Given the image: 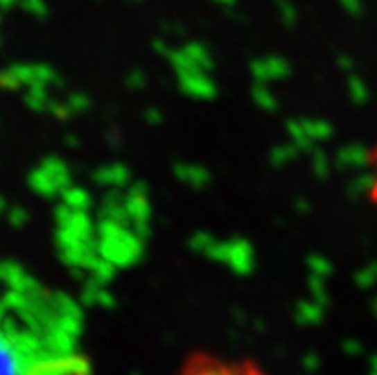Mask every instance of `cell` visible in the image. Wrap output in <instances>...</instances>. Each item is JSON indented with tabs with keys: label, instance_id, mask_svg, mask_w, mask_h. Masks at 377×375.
<instances>
[{
	"label": "cell",
	"instance_id": "cell-1",
	"mask_svg": "<svg viewBox=\"0 0 377 375\" xmlns=\"http://www.w3.org/2000/svg\"><path fill=\"white\" fill-rule=\"evenodd\" d=\"M209 255H213L222 263H228L234 270L240 274H247L253 268L255 256H253V249L247 241L236 240L228 241V243H215L213 249L209 251Z\"/></svg>",
	"mask_w": 377,
	"mask_h": 375
},
{
	"label": "cell",
	"instance_id": "cell-2",
	"mask_svg": "<svg viewBox=\"0 0 377 375\" xmlns=\"http://www.w3.org/2000/svg\"><path fill=\"white\" fill-rule=\"evenodd\" d=\"M178 75H180V87L184 88L186 94H190L192 98H201V100H209L215 96V85L207 79L205 71L188 69Z\"/></svg>",
	"mask_w": 377,
	"mask_h": 375
},
{
	"label": "cell",
	"instance_id": "cell-3",
	"mask_svg": "<svg viewBox=\"0 0 377 375\" xmlns=\"http://www.w3.org/2000/svg\"><path fill=\"white\" fill-rule=\"evenodd\" d=\"M10 286V289H16V291H21L25 295L31 297V293L37 289V284L35 279L24 270L19 268L17 264L2 263V278Z\"/></svg>",
	"mask_w": 377,
	"mask_h": 375
},
{
	"label": "cell",
	"instance_id": "cell-4",
	"mask_svg": "<svg viewBox=\"0 0 377 375\" xmlns=\"http://www.w3.org/2000/svg\"><path fill=\"white\" fill-rule=\"evenodd\" d=\"M289 71V65L278 56L265 58V60H258L253 64V73L257 75V79L261 80H276L286 77Z\"/></svg>",
	"mask_w": 377,
	"mask_h": 375
},
{
	"label": "cell",
	"instance_id": "cell-5",
	"mask_svg": "<svg viewBox=\"0 0 377 375\" xmlns=\"http://www.w3.org/2000/svg\"><path fill=\"white\" fill-rule=\"evenodd\" d=\"M21 360L24 358L12 347L8 337L4 335V333H0V374H17V372H24Z\"/></svg>",
	"mask_w": 377,
	"mask_h": 375
},
{
	"label": "cell",
	"instance_id": "cell-6",
	"mask_svg": "<svg viewBox=\"0 0 377 375\" xmlns=\"http://www.w3.org/2000/svg\"><path fill=\"white\" fill-rule=\"evenodd\" d=\"M129 180V171L123 165H109V167L100 168L96 173V182L105 184V186H113L119 188Z\"/></svg>",
	"mask_w": 377,
	"mask_h": 375
},
{
	"label": "cell",
	"instance_id": "cell-7",
	"mask_svg": "<svg viewBox=\"0 0 377 375\" xmlns=\"http://www.w3.org/2000/svg\"><path fill=\"white\" fill-rule=\"evenodd\" d=\"M29 184H31V188L40 195H54L56 192H60V188H58V184L54 182V178L44 171V168H37L35 173H31L29 176Z\"/></svg>",
	"mask_w": 377,
	"mask_h": 375
},
{
	"label": "cell",
	"instance_id": "cell-8",
	"mask_svg": "<svg viewBox=\"0 0 377 375\" xmlns=\"http://www.w3.org/2000/svg\"><path fill=\"white\" fill-rule=\"evenodd\" d=\"M177 175L180 180H184L193 188H201L209 182V173L200 165H178L177 167Z\"/></svg>",
	"mask_w": 377,
	"mask_h": 375
},
{
	"label": "cell",
	"instance_id": "cell-9",
	"mask_svg": "<svg viewBox=\"0 0 377 375\" xmlns=\"http://www.w3.org/2000/svg\"><path fill=\"white\" fill-rule=\"evenodd\" d=\"M184 54L188 56V60L192 62L193 67H198L201 71H207V69H211V65H213V62H211V54H209L207 49H205L203 44H200V42L188 44L184 49Z\"/></svg>",
	"mask_w": 377,
	"mask_h": 375
},
{
	"label": "cell",
	"instance_id": "cell-10",
	"mask_svg": "<svg viewBox=\"0 0 377 375\" xmlns=\"http://www.w3.org/2000/svg\"><path fill=\"white\" fill-rule=\"evenodd\" d=\"M62 195H64V203L67 207L77 209V211H87L90 205V195L82 188H69L65 186L62 190Z\"/></svg>",
	"mask_w": 377,
	"mask_h": 375
},
{
	"label": "cell",
	"instance_id": "cell-11",
	"mask_svg": "<svg viewBox=\"0 0 377 375\" xmlns=\"http://www.w3.org/2000/svg\"><path fill=\"white\" fill-rule=\"evenodd\" d=\"M253 96H255V102H257L261 107H265V110H274V107H276V98H274L272 92H270L266 87H263V85H258V87L255 88Z\"/></svg>",
	"mask_w": 377,
	"mask_h": 375
},
{
	"label": "cell",
	"instance_id": "cell-12",
	"mask_svg": "<svg viewBox=\"0 0 377 375\" xmlns=\"http://www.w3.org/2000/svg\"><path fill=\"white\" fill-rule=\"evenodd\" d=\"M295 148L297 146H278L276 150L272 152V161L276 165H283V163H288V161L293 159V155H295Z\"/></svg>",
	"mask_w": 377,
	"mask_h": 375
},
{
	"label": "cell",
	"instance_id": "cell-13",
	"mask_svg": "<svg viewBox=\"0 0 377 375\" xmlns=\"http://www.w3.org/2000/svg\"><path fill=\"white\" fill-rule=\"evenodd\" d=\"M308 138H324L328 134V127L322 121H301Z\"/></svg>",
	"mask_w": 377,
	"mask_h": 375
},
{
	"label": "cell",
	"instance_id": "cell-14",
	"mask_svg": "<svg viewBox=\"0 0 377 375\" xmlns=\"http://www.w3.org/2000/svg\"><path fill=\"white\" fill-rule=\"evenodd\" d=\"M366 163H371V165H374V173L368 175V180H369L368 192L371 193V198H374L377 203V148L371 153H368V161H366Z\"/></svg>",
	"mask_w": 377,
	"mask_h": 375
},
{
	"label": "cell",
	"instance_id": "cell-15",
	"mask_svg": "<svg viewBox=\"0 0 377 375\" xmlns=\"http://www.w3.org/2000/svg\"><path fill=\"white\" fill-rule=\"evenodd\" d=\"M215 243H217V241L213 240L209 234H198V236H193L192 247L195 249V251H201V253H209Z\"/></svg>",
	"mask_w": 377,
	"mask_h": 375
},
{
	"label": "cell",
	"instance_id": "cell-16",
	"mask_svg": "<svg viewBox=\"0 0 377 375\" xmlns=\"http://www.w3.org/2000/svg\"><path fill=\"white\" fill-rule=\"evenodd\" d=\"M316 312H320L316 306H313V304L308 303H301L297 308V318L299 322H305V324H313V322H316Z\"/></svg>",
	"mask_w": 377,
	"mask_h": 375
},
{
	"label": "cell",
	"instance_id": "cell-17",
	"mask_svg": "<svg viewBox=\"0 0 377 375\" xmlns=\"http://www.w3.org/2000/svg\"><path fill=\"white\" fill-rule=\"evenodd\" d=\"M0 87L6 88V90H12V88L21 87V82H19V79H17V75L14 73V69H12V67L4 69V71H0Z\"/></svg>",
	"mask_w": 377,
	"mask_h": 375
},
{
	"label": "cell",
	"instance_id": "cell-18",
	"mask_svg": "<svg viewBox=\"0 0 377 375\" xmlns=\"http://www.w3.org/2000/svg\"><path fill=\"white\" fill-rule=\"evenodd\" d=\"M8 218L12 226H24V224L29 220V215H27V211H24L21 207H12Z\"/></svg>",
	"mask_w": 377,
	"mask_h": 375
},
{
	"label": "cell",
	"instance_id": "cell-19",
	"mask_svg": "<svg viewBox=\"0 0 377 375\" xmlns=\"http://www.w3.org/2000/svg\"><path fill=\"white\" fill-rule=\"evenodd\" d=\"M89 105V100L85 96H80V94H77V96H71L69 98V102H67V107H69V112H82L85 107Z\"/></svg>",
	"mask_w": 377,
	"mask_h": 375
},
{
	"label": "cell",
	"instance_id": "cell-20",
	"mask_svg": "<svg viewBox=\"0 0 377 375\" xmlns=\"http://www.w3.org/2000/svg\"><path fill=\"white\" fill-rule=\"evenodd\" d=\"M308 266H310V270H313L314 274H320V276L328 272V264H324V261H322L320 256H318V259H316V256L310 259V261H308Z\"/></svg>",
	"mask_w": 377,
	"mask_h": 375
},
{
	"label": "cell",
	"instance_id": "cell-21",
	"mask_svg": "<svg viewBox=\"0 0 377 375\" xmlns=\"http://www.w3.org/2000/svg\"><path fill=\"white\" fill-rule=\"evenodd\" d=\"M129 85L134 88L142 87V85H144V77H142V73L134 71V75H132V77L129 79Z\"/></svg>",
	"mask_w": 377,
	"mask_h": 375
},
{
	"label": "cell",
	"instance_id": "cell-22",
	"mask_svg": "<svg viewBox=\"0 0 377 375\" xmlns=\"http://www.w3.org/2000/svg\"><path fill=\"white\" fill-rule=\"evenodd\" d=\"M146 115H148V117H146V119L150 121V119H155V121H161V113L159 112H155V110H152V112H148L146 113Z\"/></svg>",
	"mask_w": 377,
	"mask_h": 375
},
{
	"label": "cell",
	"instance_id": "cell-23",
	"mask_svg": "<svg viewBox=\"0 0 377 375\" xmlns=\"http://www.w3.org/2000/svg\"><path fill=\"white\" fill-rule=\"evenodd\" d=\"M12 4H14V0H0V8H2V10L10 8Z\"/></svg>",
	"mask_w": 377,
	"mask_h": 375
},
{
	"label": "cell",
	"instance_id": "cell-24",
	"mask_svg": "<svg viewBox=\"0 0 377 375\" xmlns=\"http://www.w3.org/2000/svg\"><path fill=\"white\" fill-rule=\"evenodd\" d=\"M4 209H6V203H4V200L0 198V215H2V211H4Z\"/></svg>",
	"mask_w": 377,
	"mask_h": 375
},
{
	"label": "cell",
	"instance_id": "cell-25",
	"mask_svg": "<svg viewBox=\"0 0 377 375\" xmlns=\"http://www.w3.org/2000/svg\"><path fill=\"white\" fill-rule=\"evenodd\" d=\"M0 278H2V263H0Z\"/></svg>",
	"mask_w": 377,
	"mask_h": 375
}]
</instances>
